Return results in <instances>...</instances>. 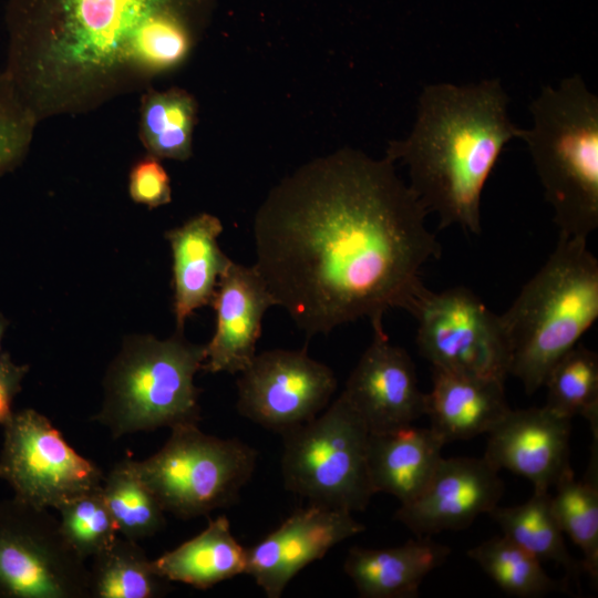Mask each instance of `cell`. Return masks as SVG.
Returning <instances> with one entry per match:
<instances>
[{
    "label": "cell",
    "mask_w": 598,
    "mask_h": 598,
    "mask_svg": "<svg viewBox=\"0 0 598 598\" xmlns=\"http://www.w3.org/2000/svg\"><path fill=\"white\" fill-rule=\"evenodd\" d=\"M394 162L340 148L286 176L254 218L257 271L308 338L392 308L411 315L442 255L429 212Z\"/></svg>",
    "instance_id": "cell-1"
},
{
    "label": "cell",
    "mask_w": 598,
    "mask_h": 598,
    "mask_svg": "<svg viewBox=\"0 0 598 598\" xmlns=\"http://www.w3.org/2000/svg\"><path fill=\"white\" fill-rule=\"evenodd\" d=\"M509 97L498 79L432 83L423 87L410 134L390 141L385 156L409 168L411 189L439 228L482 231L481 200L497 161L522 127L508 115Z\"/></svg>",
    "instance_id": "cell-2"
},
{
    "label": "cell",
    "mask_w": 598,
    "mask_h": 598,
    "mask_svg": "<svg viewBox=\"0 0 598 598\" xmlns=\"http://www.w3.org/2000/svg\"><path fill=\"white\" fill-rule=\"evenodd\" d=\"M173 3L58 0L49 35L13 48L12 91L34 101L49 85L76 92L122 72H135L133 50L140 30L155 13L177 10Z\"/></svg>",
    "instance_id": "cell-3"
},
{
    "label": "cell",
    "mask_w": 598,
    "mask_h": 598,
    "mask_svg": "<svg viewBox=\"0 0 598 598\" xmlns=\"http://www.w3.org/2000/svg\"><path fill=\"white\" fill-rule=\"evenodd\" d=\"M498 317L508 373L533 394L598 318V260L587 238L559 234L548 259Z\"/></svg>",
    "instance_id": "cell-4"
},
{
    "label": "cell",
    "mask_w": 598,
    "mask_h": 598,
    "mask_svg": "<svg viewBox=\"0 0 598 598\" xmlns=\"http://www.w3.org/2000/svg\"><path fill=\"white\" fill-rule=\"evenodd\" d=\"M529 151L559 234L587 238L598 227V97L579 74L545 85L530 102Z\"/></svg>",
    "instance_id": "cell-5"
},
{
    "label": "cell",
    "mask_w": 598,
    "mask_h": 598,
    "mask_svg": "<svg viewBox=\"0 0 598 598\" xmlns=\"http://www.w3.org/2000/svg\"><path fill=\"white\" fill-rule=\"evenodd\" d=\"M205 359V344L189 342L179 330L165 340L128 337L106 370L102 405L92 420L113 439L198 424L194 378Z\"/></svg>",
    "instance_id": "cell-6"
},
{
    "label": "cell",
    "mask_w": 598,
    "mask_h": 598,
    "mask_svg": "<svg viewBox=\"0 0 598 598\" xmlns=\"http://www.w3.org/2000/svg\"><path fill=\"white\" fill-rule=\"evenodd\" d=\"M369 435L340 394L316 417L282 434L285 487L310 504L364 511L375 494L368 472Z\"/></svg>",
    "instance_id": "cell-7"
},
{
    "label": "cell",
    "mask_w": 598,
    "mask_h": 598,
    "mask_svg": "<svg viewBox=\"0 0 598 598\" xmlns=\"http://www.w3.org/2000/svg\"><path fill=\"white\" fill-rule=\"evenodd\" d=\"M133 463L165 513L190 519L237 501L255 472L257 452L238 439H220L189 423L171 427L156 453Z\"/></svg>",
    "instance_id": "cell-8"
},
{
    "label": "cell",
    "mask_w": 598,
    "mask_h": 598,
    "mask_svg": "<svg viewBox=\"0 0 598 598\" xmlns=\"http://www.w3.org/2000/svg\"><path fill=\"white\" fill-rule=\"evenodd\" d=\"M0 598H89V567L49 509L0 502Z\"/></svg>",
    "instance_id": "cell-9"
},
{
    "label": "cell",
    "mask_w": 598,
    "mask_h": 598,
    "mask_svg": "<svg viewBox=\"0 0 598 598\" xmlns=\"http://www.w3.org/2000/svg\"><path fill=\"white\" fill-rule=\"evenodd\" d=\"M0 480L21 502L56 509L71 498L100 489L104 474L44 414L24 409L3 426Z\"/></svg>",
    "instance_id": "cell-10"
},
{
    "label": "cell",
    "mask_w": 598,
    "mask_h": 598,
    "mask_svg": "<svg viewBox=\"0 0 598 598\" xmlns=\"http://www.w3.org/2000/svg\"><path fill=\"white\" fill-rule=\"evenodd\" d=\"M412 316L420 354L432 368L505 382L509 355L499 317L471 290H429Z\"/></svg>",
    "instance_id": "cell-11"
},
{
    "label": "cell",
    "mask_w": 598,
    "mask_h": 598,
    "mask_svg": "<svg viewBox=\"0 0 598 598\" xmlns=\"http://www.w3.org/2000/svg\"><path fill=\"white\" fill-rule=\"evenodd\" d=\"M237 410L283 434L316 417L337 390L333 371L302 350L256 353L237 379Z\"/></svg>",
    "instance_id": "cell-12"
},
{
    "label": "cell",
    "mask_w": 598,
    "mask_h": 598,
    "mask_svg": "<svg viewBox=\"0 0 598 598\" xmlns=\"http://www.w3.org/2000/svg\"><path fill=\"white\" fill-rule=\"evenodd\" d=\"M341 394L370 433L392 432L425 415V393L419 386L413 360L390 342L383 327L373 328L372 341Z\"/></svg>",
    "instance_id": "cell-13"
},
{
    "label": "cell",
    "mask_w": 598,
    "mask_h": 598,
    "mask_svg": "<svg viewBox=\"0 0 598 598\" xmlns=\"http://www.w3.org/2000/svg\"><path fill=\"white\" fill-rule=\"evenodd\" d=\"M504 482L482 457H442L424 491L401 504L394 518L415 536L461 530L489 514L504 494Z\"/></svg>",
    "instance_id": "cell-14"
},
{
    "label": "cell",
    "mask_w": 598,
    "mask_h": 598,
    "mask_svg": "<svg viewBox=\"0 0 598 598\" xmlns=\"http://www.w3.org/2000/svg\"><path fill=\"white\" fill-rule=\"evenodd\" d=\"M364 529L348 511L310 504L247 548L245 574L254 578L268 598H279L301 569Z\"/></svg>",
    "instance_id": "cell-15"
},
{
    "label": "cell",
    "mask_w": 598,
    "mask_h": 598,
    "mask_svg": "<svg viewBox=\"0 0 598 598\" xmlns=\"http://www.w3.org/2000/svg\"><path fill=\"white\" fill-rule=\"evenodd\" d=\"M571 419L546 405L509 410L487 433L483 457L499 472L527 478L534 489H550L571 471Z\"/></svg>",
    "instance_id": "cell-16"
},
{
    "label": "cell",
    "mask_w": 598,
    "mask_h": 598,
    "mask_svg": "<svg viewBox=\"0 0 598 598\" xmlns=\"http://www.w3.org/2000/svg\"><path fill=\"white\" fill-rule=\"evenodd\" d=\"M215 331L205 344L202 370L240 373L256 355L266 311L276 302L255 266L231 260L221 275L210 303Z\"/></svg>",
    "instance_id": "cell-17"
},
{
    "label": "cell",
    "mask_w": 598,
    "mask_h": 598,
    "mask_svg": "<svg viewBox=\"0 0 598 598\" xmlns=\"http://www.w3.org/2000/svg\"><path fill=\"white\" fill-rule=\"evenodd\" d=\"M220 219L200 213L165 233L172 251L173 312L183 331L194 312L212 303L218 281L231 259L220 249Z\"/></svg>",
    "instance_id": "cell-18"
},
{
    "label": "cell",
    "mask_w": 598,
    "mask_h": 598,
    "mask_svg": "<svg viewBox=\"0 0 598 598\" xmlns=\"http://www.w3.org/2000/svg\"><path fill=\"white\" fill-rule=\"evenodd\" d=\"M503 381L432 368L430 427L445 444L488 433L511 410Z\"/></svg>",
    "instance_id": "cell-19"
},
{
    "label": "cell",
    "mask_w": 598,
    "mask_h": 598,
    "mask_svg": "<svg viewBox=\"0 0 598 598\" xmlns=\"http://www.w3.org/2000/svg\"><path fill=\"white\" fill-rule=\"evenodd\" d=\"M451 548L416 536L396 547H351L343 570L364 598H412L425 577L442 566Z\"/></svg>",
    "instance_id": "cell-20"
},
{
    "label": "cell",
    "mask_w": 598,
    "mask_h": 598,
    "mask_svg": "<svg viewBox=\"0 0 598 598\" xmlns=\"http://www.w3.org/2000/svg\"><path fill=\"white\" fill-rule=\"evenodd\" d=\"M443 446L430 426L370 433L368 472L374 493L390 494L401 504L416 498L434 475Z\"/></svg>",
    "instance_id": "cell-21"
},
{
    "label": "cell",
    "mask_w": 598,
    "mask_h": 598,
    "mask_svg": "<svg viewBox=\"0 0 598 598\" xmlns=\"http://www.w3.org/2000/svg\"><path fill=\"white\" fill-rule=\"evenodd\" d=\"M152 566L167 581L208 589L245 574L247 548L234 537L228 518L218 516L198 535L152 560Z\"/></svg>",
    "instance_id": "cell-22"
},
{
    "label": "cell",
    "mask_w": 598,
    "mask_h": 598,
    "mask_svg": "<svg viewBox=\"0 0 598 598\" xmlns=\"http://www.w3.org/2000/svg\"><path fill=\"white\" fill-rule=\"evenodd\" d=\"M489 515L504 536L540 561L551 560L561 565L569 576L576 579L579 577L582 571L581 563L575 560L567 550L548 489H534L528 501L516 506L497 505Z\"/></svg>",
    "instance_id": "cell-23"
},
{
    "label": "cell",
    "mask_w": 598,
    "mask_h": 598,
    "mask_svg": "<svg viewBox=\"0 0 598 598\" xmlns=\"http://www.w3.org/2000/svg\"><path fill=\"white\" fill-rule=\"evenodd\" d=\"M598 440L586 474L576 480L573 470L555 484L551 507L556 519L571 542L582 553V571L592 580L598 579Z\"/></svg>",
    "instance_id": "cell-24"
},
{
    "label": "cell",
    "mask_w": 598,
    "mask_h": 598,
    "mask_svg": "<svg viewBox=\"0 0 598 598\" xmlns=\"http://www.w3.org/2000/svg\"><path fill=\"white\" fill-rule=\"evenodd\" d=\"M91 559L89 598H154L166 592L167 580L155 574L136 540L118 535Z\"/></svg>",
    "instance_id": "cell-25"
},
{
    "label": "cell",
    "mask_w": 598,
    "mask_h": 598,
    "mask_svg": "<svg viewBox=\"0 0 598 598\" xmlns=\"http://www.w3.org/2000/svg\"><path fill=\"white\" fill-rule=\"evenodd\" d=\"M197 106L181 89L147 93L142 103L140 132L150 155L184 161L192 155Z\"/></svg>",
    "instance_id": "cell-26"
},
{
    "label": "cell",
    "mask_w": 598,
    "mask_h": 598,
    "mask_svg": "<svg viewBox=\"0 0 598 598\" xmlns=\"http://www.w3.org/2000/svg\"><path fill=\"white\" fill-rule=\"evenodd\" d=\"M102 497L120 536L141 540L161 532L165 511L137 473L133 460H122L104 475Z\"/></svg>",
    "instance_id": "cell-27"
},
{
    "label": "cell",
    "mask_w": 598,
    "mask_h": 598,
    "mask_svg": "<svg viewBox=\"0 0 598 598\" xmlns=\"http://www.w3.org/2000/svg\"><path fill=\"white\" fill-rule=\"evenodd\" d=\"M546 406L573 419L582 416L598 439V355L576 344L548 372Z\"/></svg>",
    "instance_id": "cell-28"
},
{
    "label": "cell",
    "mask_w": 598,
    "mask_h": 598,
    "mask_svg": "<svg viewBox=\"0 0 598 598\" xmlns=\"http://www.w3.org/2000/svg\"><path fill=\"white\" fill-rule=\"evenodd\" d=\"M467 556L508 595L534 598L563 590L538 558L504 535L468 549Z\"/></svg>",
    "instance_id": "cell-29"
},
{
    "label": "cell",
    "mask_w": 598,
    "mask_h": 598,
    "mask_svg": "<svg viewBox=\"0 0 598 598\" xmlns=\"http://www.w3.org/2000/svg\"><path fill=\"white\" fill-rule=\"evenodd\" d=\"M55 511L64 538L85 561L106 549L118 536L101 488L71 498Z\"/></svg>",
    "instance_id": "cell-30"
},
{
    "label": "cell",
    "mask_w": 598,
    "mask_h": 598,
    "mask_svg": "<svg viewBox=\"0 0 598 598\" xmlns=\"http://www.w3.org/2000/svg\"><path fill=\"white\" fill-rule=\"evenodd\" d=\"M30 112L9 86L0 85V173L14 164L27 146Z\"/></svg>",
    "instance_id": "cell-31"
},
{
    "label": "cell",
    "mask_w": 598,
    "mask_h": 598,
    "mask_svg": "<svg viewBox=\"0 0 598 598\" xmlns=\"http://www.w3.org/2000/svg\"><path fill=\"white\" fill-rule=\"evenodd\" d=\"M128 192L135 203L150 208L166 205L172 200L171 181L157 157L146 156L133 166Z\"/></svg>",
    "instance_id": "cell-32"
},
{
    "label": "cell",
    "mask_w": 598,
    "mask_h": 598,
    "mask_svg": "<svg viewBox=\"0 0 598 598\" xmlns=\"http://www.w3.org/2000/svg\"><path fill=\"white\" fill-rule=\"evenodd\" d=\"M29 371L28 364H17L8 352H0V425L10 422L16 395L21 391L22 381Z\"/></svg>",
    "instance_id": "cell-33"
},
{
    "label": "cell",
    "mask_w": 598,
    "mask_h": 598,
    "mask_svg": "<svg viewBox=\"0 0 598 598\" xmlns=\"http://www.w3.org/2000/svg\"><path fill=\"white\" fill-rule=\"evenodd\" d=\"M6 328H7V322L4 318L0 315V349H1V343H2Z\"/></svg>",
    "instance_id": "cell-34"
}]
</instances>
